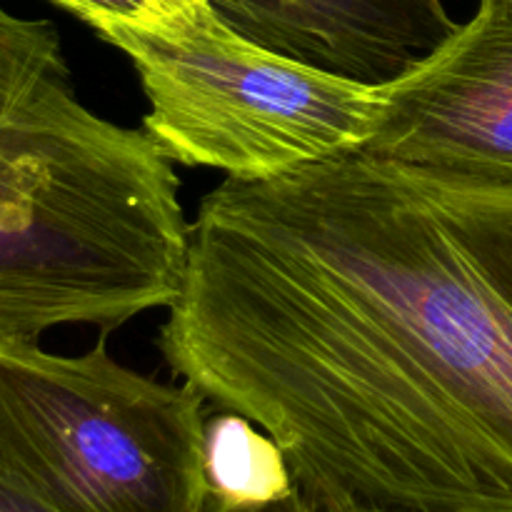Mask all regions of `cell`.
Masks as SVG:
<instances>
[{
	"label": "cell",
	"mask_w": 512,
	"mask_h": 512,
	"mask_svg": "<svg viewBox=\"0 0 512 512\" xmlns=\"http://www.w3.org/2000/svg\"><path fill=\"white\" fill-rule=\"evenodd\" d=\"M95 33L133 60L148 98L143 130L173 163L228 178H270L368 143L378 85L340 78L263 48L210 0L163 23Z\"/></svg>",
	"instance_id": "4"
},
{
	"label": "cell",
	"mask_w": 512,
	"mask_h": 512,
	"mask_svg": "<svg viewBox=\"0 0 512 512\" xmlns=\"http://www.w3.org/2000/svg\"><path fill=\"white\" fill-rule=\"evenodd\" d=\"M378 90L360 153L512 195V0H480L438 50Z\"/></svg>",
	"instance_id": "5"
},
{
	"label": "cell",
	"mask_w": 512,
	"mask_h": 512,
	"mask_svg": "<svg viewBox=\"0 0 512 512\" xmlns=\"http://www.w3.org/2000/svg\"><path fill=\"white\" fill-rule=\"evenodd\" d=\"M315 505L512 512V195L340 153L225 178L160 328Z\"/></svg>",
	"instance_id": "1"
},
{
	"label": "cell",
	"mask_w": 512,
	"mask_h": 512,
	"mask_svg": "<svg viewBox=\"0 0 512 512\" xmlns=\"http://www.w3.org/2000/svg\"><path fill=\"white\" fill-rule=\"evenodd\" d=\"M203 512H320V508L303 493V490L298 488L285 500H278V503H270V505H260V508H228V505H220L208 498Z\"/></svg>",
	"instance_id": "10"
},
{
	"label": "cell",
	"mask_w": 512,
	"mask_h": 512,
	"mask_svg": "<svg viewBox=\"0 0 512 512\" xmlns=\"http://www.w3.org/2000/svg\"><path fill=\"white\" fill-rule=\"evenodd\" d=\"M0 340V475L58 512H203L205 403L110 358Z\"/></svg>",
	"instance_id": "3"
},
{
	"label": "cell",
	"mask_w": 512,
	"mask_h": 512,
	"mask_svg": "<svg viewBox=\"0 0 512 512\" xmlns=\"http://www.w3.org/2000/svg\"><path fill=\"white\" fill-rule=\"evenodd\" d=\"M233 30L305 65L385 85L458 30L445 0H210Z\"/></svg>",
	"instance_id": "6"
},
{
	"label": "cell",
	"mask_w": 512,
	"mask_h": 512,
	"mask_svg": "<svg viewBox=\"0 0 512 512\" xmlns=\"http://www.w3.org/2000/svg\"><path fill=\"white\" fill-rule=\"evenodd\" d=\"M165 3L170 5V10H175V13H178V10H183V8H190V5L200 3V0H165Z\"/></svg>",
	"instance_id": "12"
},
{
	"label": "cell",
	"mask_w": 512,
	"mask_h": 512,
	"mask_svg": "<svg viewBox=\"0 0 512 512\" xmlns=\"http://www.w3.org/2000/svg\"><path fill=\"white\" fill-rule=\"evenodd\" d=\"M320 512H395L385 508H373V505H360V503H333V505H318Z\"/></svg>",
	"instance_id": "11"
},
{
	"label": "cell",
	"mask_w": 512,
	"mask_h": 512,
	"mask_svg": "<svg viewBox=\"0 0 512 512\" xmlns=\"http://www.w3.org/2000/svg\"><path fill=\"white\" fill-rule=\"evenodd\" d=\"M205 483L208 498L228 508H260L298 490L278 440L230 410L205 420Z\"/></svg>",
	"instance_id": "7"
},
{
	"label": "cell",
	"mask_w": 512,
	"mask_h": 512,
	"mask_svg": "<svg viewBox=\"0 0 512 512\" xmlns=\"http://www.w3.org/2000/svg\"><path fill=\"white\" fill-rule=\"evenodd\" d=\"M0 512H58V510H53L50 505H45L43 500L30 495L25 488L15 485L13 480L0 475Z\"/></svg>",
	"instance_id": "9"
},
{
	"label": "cell",
	"mask_w": 512,
	"mask_h": 512,
	"mask_svg": "<svg viewBox=\"0 0 512 512\" xmlns=\"http://www.w3.org/2000/svg\"><path fill=\"white\" fill-rule=\"evenodd\" d=\"M50 3L73 13L93 30L108 23L155 25L175 13L165 0H50Z\"/></svg>",
	"instance_id": "8"
},
{
	"label": "cell",
	"mask_w": 512,
	"mask_h": 512,
	"mask_svg": "<svg viewBox=\"0 0 512 512\" xmlns=\"http://www.w3.org/2000/svg\"><path fill=\"white\" fill-rule=\"evenodd\" d=\"M190 223L173 160L75 93L50 20L0 5V340L170 308Z\"/></svg>",
	"instance_id": "2"
}]
</instances>
